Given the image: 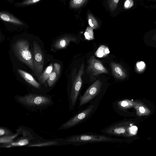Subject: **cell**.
<instances>
[{
    "mask_svg": "<svg viewBox=\"0 0 156 156\" xmlns=\"http://www.w3.org/2000/svg\"><path fill=\"white\" fill-rule=\"evenodd\" d=\"M30 43L26 39H20L13 45V52L19 60L25 63L36 74L32 55L30 50Z\"/></svg>",
    "mask_w": 156,
    "mask_h": 156,
    "instance_id": "obj_1",
    "label": "cell"
},
{
    "mask_svg": "<svg viewBox=\"0 0 156 156\" xmlns=\"http://www.w3.org/2000/svg\"><path fill=\"white\" fill-rule=\"evenodd\" d=\"M18 102L27 107H44L51 103L50 98L45 96L34 94H29L23 96L17 97Z\"/></svg>",
    "mask_w": 156,
    "mask_h": 156,
    "instance_id": "obj_2",
    "label": "cell"
},
{
    "mask_svg": "<svg viewBox=\"0 0 156 156\" xmlns=\"http://www.w3.org/2000/svg\"><path fill=\"white\" fill-rule=\"evenodd\" d=\"M115 139L103 135L84 134L70 136L67 141L72 143L113 142L115 141Z\"/></svg>",
    "mask_w": 156,
    "mask_h": 156,
    "instance_id": "obj_3",
    "label": "cell"
},
{
    "mask_svg": "<svg viewBox=\"0 0 156 156\" xmlns=\"http://www.w3.org/2000/svg\"><path fill=\"white\" fill-rule=\"evenodd\" d=\"M33 45L34 66L36 74L39 78L43 70L44 57L43 52L38 44L35 41H34Z\"/></svg>",
    "mask_w": 156,
    "mask_h": 156,
    "instance_id": "obj_4",
    "label": "cell"
},
{
    "mask_svg": "<svg viewBox=\"0 0 156 156\" xmlns=\"http://www.w3.org/2000/svg\"><path fill=\"white\" fill-rule=\"evenodd\" d=\"M102 84L101 81L99 79L98 80L88 88L80 98L79 108L90 101L99 93Z\"/></svg>",
    "mask_w": 156,
    "mask_h": 156,
    "instance_id": "obj_5",
    "label": "cell"
},
{
    "mask_svg": "<svg viewBox=\"0 0 156 156\" xmlns=\"http://www.w3.org/2000/svg\"><path fill=\"white\" fill-rule=\"evenodd\" d=\"M84 64L81 66L77 76L73 81L71 90L70 98L72 105L74 106L76 103L80 90L82 85V76L84 73Z\"/></svg>",
    "mask_w": 156,
    "mask_h": 156,
    "instance_id": "obj_6",
    "label": "cell"
},
{
    "mask_svg": "<svg viewBox=\"0 0 156 156\" xmlns=\"http://www.w3.org/2000/svg\"><path fill=\"white\" fill-rule=\"evenodd\" d=\"M94 107V105H91L80 112L64 123L59 128V129L69 128L79 123L88 116L92 111Z\"/></svg>",
    "mask_w": 156,
    "mask_h": 156,
    "instance_id": "obj_7",
    "label": "cell"
},
{
    "mask_svg": "<svg viewBox=\"0 0 156 156\" xmlns=\"http://www.w3.org/2000/svg\"><path fill=\"white\" fill-rule=\"evenodd\" d=\"M88 66L86 70L87 73H91L95 76L101 74L108 73L107 69L101 62L96 59L94 56H91L88 61Z\"/></svg>",
    "mask_w": 156,
    "mask_h": 156,
    "instance_id": "obj_8",
    "label": "cell"
},
{
    "mask_svg": "<svg viewBox=\"0 0 156 156\" xmlns=\"http://www.w3.org/2000/svg\"><path fill=\"white\" fill-rule=\"evenodd\" d=\"M76 41L75 37L69 36H64L57 39L53 46L56 49H62L66 48L70 42H75Z\"/></svg>",
    "mask_w": 156,
    "mask_h": 156,
    "instance_id": "obj_9",
    "label": "cell"
},
{
    "mask_svg": "<svg viewBox=\"0 0 156 156\" xmlns=\"http://www.w3.org/2000/svg\"><path fill=\"white\" fill-rule=\"evenodd\" d=\"M61 70V65L57 63H55L52 71L47 80L49 87L53 86L58 80L60 75Z\"/></svg>",
    "mask_w": 156,
    "mask_h": 156,
    "instance_id": "obj_10",
    "label": "cell"
},
{
    "mask_svg": "<svg viewBox=\"0 0 156 156\" xmlns=\"http://www.w3.org/2000/svg\"><path fill=\"white\" fill-rule=\"evenodd\" d=\"M17 71L20 75L29 84L36 88L40 89L41 88L40 84L30 74L20 69H18Z\"/></svg>",
    "mask_w": 156,
    "mask_h": 156,
    "instance_id": "obj_11",
    "label": "cell"
},
{
    "mask_svg": "<svg viewBox=\"0 0 156 156\" xmlns=\"http://www.w3.org/2000/svg\"><path fill=\"white\" fill-rule=\"evenodd\" d=\"M110 64L112 74L115 78L120 79L125 76L124 72L122 68L119 64L111 62Z\"/></svg>",
    "mask_w": 156,
    "mask_h": 156,
    "instance_id": "obj_12",
    "label": "cell"
},
{
    "mask_svg": "<svg viewBox=\"0 0 156 156\" xmlns=\"http://www.w3.org/2000/svg\"><path fill=\"white\" fill-rule=\"evenodd\" d=\"M0 18L3 20L13 24L22 25L23 23L12 14L4 12H0Z\"/></svg>",
    "mask_w": 156,
    "mask_h": 156,
    "instance_id": "obj_13",
    "label": "cell"
},
{
    "mask_svg": "<svg viewBox=\"0 0 156 156\" xmlns=\"http://www.w3.org/2000/svg\"><path fill=\"white\" fill-rule=\"evenodd\" d=\"M53 67L52 63H51L46 68L44 71L41 74L38 78L39 82L42 83H44L48 78Z\"/></svg>",
    "mask_w": 156,
    "mask_h": 156,
    "instance_id": "obj_14",
    "label": "cell"
},
{
    "mask_svg": "<svg viewBox=\"0 0 156 156\" xmlns=\"http://www.w3.org/2000/svg\"><path fill=\"white\" fill-rule=\"evenodd\" d=\"M110 53L109 49L107 46L102 45L97 49L95 53V56L99 58H104L108 55Z\"/></svg>",
    "mask_w": 156,
    "mask_h": 156,
    "instance_id": "obj_15",
    "label": "cell"
},
{
    "mask_svg": "<svg viewBox=\"0 0 156 156\" xmlns=\"http://www.w3.org/2000/svg\"><path fill=\"white\" fill-rule=\"evenodd\" d=\"M89 25L93 29L97 28L98 27V24L95 18L90 13L87 15Z\"/></svg>",
    "mask_w": 156,
    "mask_h": 156,
    "instance_id": "obj_16",
    "label": "cell"
},
{
    "mask_svg": "<svg viewBox=\"0 0 156 156\" xmlns=\"http://www.w3.org/2000/svg\"><path fill=\"white\" fill-rule=\"evenodd\" d=\"M93 29L90 26L87 27L84 33L85 39L87 40H91L94 39Z\"/></svg>",
    "mask_w": 156,
    "mask_h": 156,
    "instance_id": "obj_17",
    "label": "cell"
},
{
    "mask_svg": "<svg viewBox=\"0 0 156 156\" xmlns=\"http://www.w3.org/2000/svg\"><path fill=\"white\" fill-rule=\"evenodd\" d=\"M87 0H71L70 6L73 8H77L83 5Z\"/></svg>",
    "mask_w": 156,
    "mask_h": 156,
    "instance_id": "obj_18",
    "label": "cell"
},
{
    "mask_svg": "<svg viewBox=\"0 0 156 156\" xmlns=\"http://www.w3.org/2000/svg\"><path fill=\"white\" fill-rule=\"evenodd\" d=\"M119 1V0H108V6L112 12H114L116 9Z\"/></svg>",
    "mask_w": 156,
    "mask_h": 156,
    "instance_id": "obj_19",
    "label": "cell"
},
{
    "mask_svg": "<svg viewBox=\"0 0 156 156\" xmlns=\"http://www.w3.org/2000/svg\"><path fill=\"white\" fill-rule=\"evenodd\" d=\"M29 143V141L27 139H23L20 140L17 142L11 143V144L13 146H22L27 145Z\"/></svg>",
    "mask_w": 156,
    "mask_h": 156,
    "instance_id": "obj_20",
    "label": "cell"
},
{
    "mask_svg": "<svg viewBox=\"0 0 156 156\" xmlns=\"http://www.w3.org/2000/svg\"><path fill=\"white\" fill-rule=\"evenodd\" d=\"M134 5L133 0H125L124 4V8L126 9H129L132 8Z\"/></svg>",
    "mask_w": 156,
    "mask_h": 156,
    "instance_id": "obj_21",
    "label": "cell"
},
{
    "mask_svg": "<svg viewBox=\"0 0 156 156\" xmlns=\"http://www.w3.org/2000/svg\"><path fill=\"white\" fill-rule=\"evenodd\" d=\"M16 135H14L10 136H5L2 137L0 138V143H4L9 142L11 141L14 138H15Z\"/></svg>",
    "mask_w": 156,
    "mask_h": 156,
    "instance_id": "obj_22",
    "label": "cell"
},
{
    "mask_svg": "<svg viewBox=\"0 0 156 156\" xmlns=\"http://www.w3.org/2000/svg\"><path fill=\"white\" fill-rule=\"evenodd\" d=\"M40 0H24L23 2L18 3V4L22 5H28L36 3Z\"/></svg>",
    "mask_w": 156,
    "mask_h": 156,
    "instance_id": "obj_23",
    "label": "cell"
},
{
    "mask_svg": "<svg viewBox=\"0 0 156 156\" xmlns=\"http://www.w3.org/2000/svg\"><path fill=\"white\" fill-rule=\"evenodd\" d=\"M56 144V142L53 141H49L48 142H46L41 144H37L35 145H31L30 146H48L50 145H54Z\"/></svg>",
    "mask_w": 156,
    "mask_h": 156,
    "instance_id": "obj_24",
    "label": "cell"
},
{
    "mask_svg": "<svg viewBox=\"0 0 156 156\" xmlns=\"http://www.w3.org/2000/svg\"><path fill=\"white\" fill-rule=\"evenodd\" d=\"M9 132L7 129L1 127L0 129V135L1 136L4 135H8L9 134Z\"/></svg>",
    "mask_w": 156,
    "mask_h": 156,
    "instance_id": "obj_25",
    "label": "cell"
},
{
    "mask_svg": "<svg viewBox=\"0 0 156 156\" xmlns=\"http://www.w3.org/2000/svg\"><path fill=\"white\" fill-rule=\"evenodd\" d=\"M129 130L131 133L135 134L137 133V128L135 126H133L130 128Z\"/></svg>",
    "mask_w": 156,
    "mask_h": 156,
    "instance_id": "obj_26",
    "label": "cell"
},
{
    "mask_svg": "<svg viewBox=\"0 0 156 156\" xmlns=\"http://www.w3.org/2000/svg\"><path fill=\"white\" fill-rule=\"evenodd\" d=\"M144 63L143 62H140L137 63V66L139 69H142L144 66Z\"/></svg>",
    "mask_w": 156,
    "mask_h": 156,
    "instance_id": "obj_27",
    "label": "cell"
},
{
    "mask_svg": "<svg viewBox=\"0 0 156 156\" xmlns=\"http://www.w3.org/2000/svg\"><path fill=\"white\" fill-rule=\"evenodd\" d=\"M139 111L141 113H144L145 112V110L143 107H140L139 108Z\"/></svg>",
    "mask_w": 156,
    "mask_h": 156,
    "instance_id": "obj_28",
    "label": "cell"
},
{
    "mask_svg": "<svg viewBox=\"0 0 156 156\" xmlns=\"http://www.w3.org/2000/svg\"><path fill=\"white\" fill-rule=\"evenodd\" d=\"M154 0V1H156V0Z\"/></svg>",
    "mask_w": 156,
    "mask_h": 156,
    "instance_id": "obj_29",
    "label": "cell"
}]
</instances>
